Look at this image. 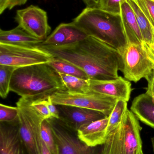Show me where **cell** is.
Masks as SVG:
<instances>
[{"instance_id": "1", "label": "cell", "mask_w": 154, "mask_h": 154, "mask_svg": "<svg viewBox=\"0 0 154 154\" xmlns=\"http://www.w3.org/2000/svg\"><path fill=\"white\" fill-rule=\"evenodd\" d=\"M55 57L76 65L90 80H107L118 77L120 54L105 42L92 37L79 42L61 46L36 45Z\"/></svg>"}, {"instance_id": "2", "label": "cell", "mask_w": 154, "mask_h": 154, "mask_svg": "<svg viewBox=\"0 0 154 154\" xmlns=\"http://www.w3.org/2000/svg\"><path fill=\"white\" fill-rule=\"evenodd\" d=\"M67 91L58 73L48 63L17 68L10 84V91L21 97L44 100L59 91Z\"/></svg>"}, {"instance_id": "3", "label": "cell", "mask_w": 154, "mask_h": 154, "mask_svg": "<svg viewBox=\"0 0 154 154\" xmlns=\"http://www.w3.org/2000/svg\"><path fill=\"white\" fill-rule=\"evenodd\" d=\"M72 22L88 36L108 44L119 53L127 45L120 14L109 13L98 7H86Z\"/></svg>"}, {"instance_id": "4", "label": "cell", "mask_w": 154, "mask_h": 154, "mask_svg": "<svg viewBox=\"0 0 154 154\" xmlns=\"http://www.w3.org/2000/svg\"><path fill=\"white\" fill-rule=\"evenodd\" d=\"M142 127L131 110L126 111L121 123L108 134L101 154H137L143 151Z\"/></svg>"}, {"instance_id": "5", "label": "cell", "mask_w": 154, "mask_h": 154, "mask_svg": "<svg viewBox=\"0 0 154 154\" xmlns=\"http://www.w3.org/2000/svg\"><path fill=\"white\" fill-rule=\"evenodd\" d=\"M32 101L21 97L16 103L20 136L28 154H42L41 125L45 119L33 107Z\"/></svg>"}, {"instance_id": "6", "label": "cell", "mask_w": 154, "mask_h": 154, "mask_svg": "<svg viewBox=\"0 0 154 154\" xmlns=\"http://www.w3.org/2000/svg\"><path fill=\"white\" fill-rule=\"evenodd\" d=\"M120 54L119 70L127 80L137 82L143 78L146 79L154 70L143 44H127Z\"/></svg>"}, {"instance_id": "7", "label": "cell", "mask_w": 154, "mask_h": 154, "mask_svg": "<svg viewBox=\"0 0 154 154\" xmlns=\"http://www.w3.org/2000/svg\"><path fill=\"white\" fill-rule=\"evenodd\" d=\"M55 105H67L97 110L107 117L111 114L118 100L103 94L90 91L87 93H71L59 91L50 96Z\"/></svg>"}, {"instance_id": "8", "label": "cell", "mask_w": 154, "mask_h": 154, "mask_svg": "<svg viewBox=\"0 0 154 154\" xmlns=\"http://www.w3.org/2000/svg\"><path fill=\"white\" fill-rule=\"evenodd\" d=\"M53 57L36 46L0 43V65L20 68L48 63Z\"/></svg>"}, {"instance_id": "9", "label": "cell", "mask_w": 154, "mask_h": 154, "mask_svg": "<svg viewBox=\"0 0 154 154\" xmlns=\"http://www.w3.org/2000/svg\"><path fill=\"white\" fill-rule=\"evenodd\" d=\"M51 127L59 154H101L99 146H88L79 138L77 131L72 129L60 119H48Z\"/></svg>"}, {"instance_id": "10", "label": "cell", "mask_w": 154, "mask_h": 154, "mask_svg": "<svg viewBox=\"0 0 154 154\" xmlns=\"http://www.w3.org/2000/svg\"><path fill=\"white\" fill-rule=\"evenodd\" d=\"M14 20L18 27L43 41L49 36L51 30L48 23L47 12L35 5H31L17 10Z\"/></svg>"}, {"instance_id": "11", "label": "cell", "mask_w": 154, "mask_h": 154, "mask_svg": "<svg viewBox=\"0 0 154 154\" xmlns=\"http://www.w3.org/2000/svg\"><path fill=\"white\" fill-rule=\"evenodd\" d=\"M56 106L58 110L59 119L77 131L83 126L107 117L97 110L67 105Z\"/></svg>"}, {"instance_id": "12", "label": "cell", "mask_w": 154, "mask_h": 154, "mask_svg": "<svg viewBox=\"0 0 154 154\" xmlns=\"http://www.w3.org/2000/svg\"><path fill=\"white\" fill-rule=\"evenodd\" d=\"M90 91L128 102L132 89L130 82L121 76L107 80L89 79Z\"/></svg>"}, {"instance_id": "13", "label": "cell", "mask_w": 154, "mask_h": 154, "mask_svg": "<svg viewBox=\"0 0 154 154\" xmlns=\"http://www.w3.org/2000/svg\"><path fill=\"white\" fill-rule=\"evenodd\" d=\"M0 154H29L20 136L19 119L0 122Z\"/></svg>"}, {"instance_id": "14", "label": "cell", "mask_w": 154, "mask_h": 154, "mask_svg": "<svg viewBox=\"0 0 154 154\" xmlns=\"http://www.w3.org/2000/svg\"><path fill=\"white\" fill-rule=\"evenodd\" d=\"M88 37L86 32L73 22L62 23L45 40L39 44L46 46H66L79 42Z\"/></svg>"}, {"instance_id": "15", "label": "cell", "mask_w": 154, "mask_h": 154, "mask_svg": "<svg viewBox=\"0 0 154 154\" xmlns=\"http://www.w3.org/2000/svg\"><path fill=\"white\" fill-rule=\"evenodd\" d=\"M108 122L107 117L81 127L77 131L79 138L89 146L103 145L107 137Z\"/></svg>"}, {"instance_id": "16", "label": "cell", "mask_w": 154, "mask_h": 154, "mask_svg": "<svg viewBox=\"0 0 154 154\" xmlns=\"http://www.w3.org/2000/svg\"><path fill=\"white\" fill-rule=\"evenodd\" d=\"M120 15L127 44H143V37L135 15L126 0L121 4Z\"/></svg>"}, {"instance_id": "17", "label": "cell", "mask_w": 154, "mask_h": 154, "mask_svg": "<svg viewBox=\"0 0 154 154\" xmlns=\"http://www.w3.org/2000/svg\"><path fill=\"white\" fill-rule=\"evenodd\" d=\"M130 109L140 121L154 128V101L148 94L143 93L135 98Z\"/></svg>"}, {"instance_id": "18", "label": "cell", "mask_w": 154, "mask_h": 154, "mask_svg": "<svg viewBox=\"0 0 154 154\" xmlns=\"http://www.w3.org/2000/svg\"><path fill=\"white\" fill-rule=\"evenodd\" d=\"M43 41L29 34L20 27L10 30H0V43L24 46H36Z\"/></svg>"}, {"instance_id": "19", "label": "cell", "mask_w": 154, "mask_h": 154, "mask_svg": "<svg viewBox=\"0 0 154 154\" xmlns=\"http://www.w3.org/2000/svg\"><path fill=\"white\" fill-rule=\"evenodd\" d=\"M134 11L143 37V42H154V29L135 0H126Z\"/></svg>"}, {"instance_id": "20", "label": "cell", "mask_w": 154, "mask_h": 154, "mask_svg": "<svg viewBox=\"0 0 154 154\" xmlns=\"http://www.w3.org/2000/svg\"><path fill=\"white\" fill-rule=\"evenodd\" d=\"M48 64L58 73L78 77L84 79H89L86 74L82 69L62 59L53 57Z\"/></svg>"}, {"instance_id": "21", "label": "cell", "mask_w": 154, "mask_h": 154, "mask_svg": "<svg viewBox=\"0 0 154 154\" xmlns=\"http://www.w3.org/2000/svg\"><path fill=\"white\" fill-rule=\"evenodd\" d=\"M62 79L67 91L71 93H84L91 91L89 79L58 73Z\"/></svg>"}, {"instance_id": "22", "label": "cell", "mask_w": 154, "mask_h": 154, "mask_svg": "<svg viewBox=\"0 0 154 154\" xmlns=\"http://www.w3.org/2000/svg\"><path fill=\"white\" fill-rule=\"evenodd\" d=\"M127 102L123 100H118L115 107L108 116V125L107 129V135L121 123L127 109Z\"/></svg>"}, {"instance_id": "23", "label": "cell", "mask_w": 154, "mask_h": 154, "mask_svg": "<svg viewBox=\"0 0 154 154\" xmlns=\"http://www.w3.org/2000/svg\"><path fill=\"white\" fill-rule=\"evenodd\" d=\"M16 69L10 66L0 65V95L2 98H5L11 91V80Z\"/></svg>"}, {"instance_id": "24", "label": "cell", "mask_w": 154, "mask_h": 154, "mask_svg": "<svg viewBox=\"0 0 154 154\" xmlns=\"http://www.w3.org/2000/svg\"><path fill=\"white\" fill-rule=\"evenodd\" d=\"M41 136L42 141L52 154H59L58 147L53 136L51 127L48 119L42 123Z\"/></svg>"}, {"instance_id": "25", "label": "cell", "mask_w": 154, "mask_h": 154, "mask_svg": "<svg viewBox=\"0 0 154 154\" xmlns=\"http://www.w3.org/2000/svg\"><path fill=\"white\" fill-rule=\"evenodd\" d=\"M124 0H99L98 8L115 14H120L121 5Z\"/></svg>"}, {"instance_id": "26", "label": "cell", "mask_w": 154, "mask_h": 154, "mask_svg": "<svg viewBox=\"0 0 154 154\" xmlns=\"http://www.w3.org/2000/svg\"><path fill=\"white\" fill-rule=\"evenodd\" d=\"M19 110L17 107L0 104V122H12L18 119Z\"/></svg>"}, {"instance_id": "27", "label": "cell", "mask_w": 154, "mask_h": 154, "mask_svg": "<svg viewBox=\"0 0 154 154\" xmlns=\"http://www.w3.org/2000/svg\"><path fill=\"white\" fill-rule=\"evenodd\" d=\"M154 29V1L135 0Z\"/></svg>"}, {"instance_id": "28", "label": "cell", "mask_w": 154, "mask_h": 154, "mask_svg": "<svg viewBox=\"0 0 154 154\" xmlns=\"http://www.w3.org/2000/svg\"><path fill=\"white\" fill-rule=\"evenodd\" d=\"M31 106L44 119H48L51 117L50 113L46 102V99L32 101Z\"/></svg>"}, {"instance_id": "29", "label": "cell", "mask_w": 154, "mask_h": 154, "mask_svg": "<svg viewBox=\"0 0 154 154\" xmlns=\"http://www.w3.org/2000/svg\"><path fill=\"white\" fill-rule=\"evenodd\" d=\"M28 0H0V14L6 10H11L17 6L23 5Z\"/></svg>"}, {"instance_id": "30", "label": "cell", "mask_w": 154, "mask_h": 154, "mask_svg": "<svg viewBox=\"0 0 154 154\" xmlns=\"http://www.w3.org/2000/svg\"><path fill=\"white\" fill-rule=\"evenodd\" d=\"M47 106L50 113L51 117L59 119V112L56 105H54L51 99L50 96L46 99Z\"/></svg>"}, {"instance_id": "31", "label": "cell", "mask_w": 154, "mask_h": 154, "mask_svg": "<svg viewBox=\"0 0 154 154\" xmlns=\"http://www.w3.org/2000/svg\"><path fill=\"white\" fill-rule=\"evenodd\" d=\"M146 80L148 86L146 93L150 96L154 101V70Z\"/></svg>"}, {"instance_id": "32", "label": "cell", "mask_w": 154, "mask_h": 154, "mask_svg": "<svg viewBox=\"0 0 154 154\" xmlns=\"http://www.w3.org/2000/svg\"><path fill=\"white\" fill-rule=\"evenodd\" d=\"M143 46L147 53L150 60L154 65V42L152 44L143 42Z\"/></svg>"}, {"instance_id": "33", "label": "cell", "mask_w": 154, "mask_h": 154, "mask_svg": "<svg viewBox=\"0 0 154 154\" xmlns=\"http://www.w3.org/2000/svg\"><path fill=\"white\" fill-rule=\"evenodd\" d=\"M42 154H52L43 141L42 145Z\"/></svg>"}, {"instance_id": "34", "label": "cell", "mask_w": 154, "mask_h": 154, "mask_svg": "<svg viewBox=\"0 0 154 154\" xmlns=\"http://www.w3.org/2000/svg\"><path fill=\"white\" fill-rule=\"evenodd\" d=\"M151 141H152V146L153 152V154H154V137L152 138Z\"/></svg>"}, {"instance_id": "35", "label": "cell", "mask_w": 154, "mask_h": 154, "mask_svg": "<svg viewBox=\"0 0 154 154\" xmlns=\"http://www.w3.org/2000/svg\"><path fill=\"white\" fill-rule=\"evenodd\" d=\"M137 154H144V153L143 152V151H141V152H139Z\"/></svg>"}, {"instance_id": "36", "label": "cell", "mask_w": 154, "mask_h": 154, "mask_svg": "<svg viewBox=\"0 0 154 154\" xmlns=\"http://www.w3.org/2000/svg\"><path fill=\"white\" fill-rule=\"evenodd\" d=\"M98 1V2H99V0H97Z\"/></svg>"}, {"instance_id": "37", "label": "cell", "mask_w": 154, "mask_h": 154, "mask_svg": "<svg viewBox=\"0 0 154 154\" xmlns=\"http://www.w3.org/2000/svg\"><path fill=\"white\" fill-rule=\"evenodd\" d=\"M153 1H154V0H153Z\"/></svg>"}]
</instances>
